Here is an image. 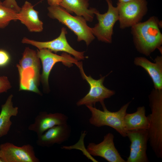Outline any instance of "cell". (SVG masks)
Masks as SVG:
<instances>
[{
	"label": "cell",
	"mask_w": 162,
	"mask_h": 162,
	"mask_svg": "<svg viewBox=\"0 0 162 162\" xmlns=\"http://www.w3.org/2000/svg\"><path fill=\"white\" fill-rule=\"evenodd\" d=\"M160 25L158 19L152 16L147 21L131 27L134 44L139 52L148 56L156 49L161 51L162 34L159 27Z\"/></svg>",
	"instance_id": "1"
},
{
	"label": "cell",
	"mask_w": 162,
	"mask_h": 162,
	"mask_svg": "<svg viewBox=\"0 0 162 162\" xmlns=\"http://www.w3.org/2000/svg\"><path fill=\"white\" fill-rule=\"evenodd\" d=\"M151 113L148 116L150 144L156 156L162 158V90L153 89L148 95Z\"/></svg>",
	"instance_id": "2"
},
{
	"label": "cell",
	"mask_w": 162,
	"mask_h": 162,
	"mask_svg": "<svg viewBox=\"0 0 162 162\" xmlns=\"http://www.w3.org/2000/svg\"><path fill=\"white\" fill-rule=\"evenodd\" d=\"M48 10V16L67 26L77 36L78 41H84L88 46L94 39L91 27L83 17L73 16L59 5L50 6Z\"/></svg>",
	"instance_id": "3"
},
{
	"label": "cell",
	"mask_w": 162,
	"mask_h": 162,
	"mask_svg": "<svg viewBox=\"0 0 162 162\" xmlns=\"http://www.w3.org/2000/svg\"><path fill=\"white\" fill-rule=\"evenodd\" d=\"M130 103V102H128L118 111L115 112L108 110L104 103L101 104L103 111L93 106H86L91 112L89 123L97 127L108 126L114 129L123 137H126L127 136V131L124 128V119Z\"/></svg>",
	"instance_id": "4"
},
{
	"label": "cell",
	"mask_w": 162,
	"mask_h": 162,
	"mask_svg": "<svg viewBox=\"0 0 162 162\" xmlns=\"http://www.w3.org/2000/svg\"><path fill=\"white\" fill-rule=\"evenodd\" d=\"M106 1L108 6L107 12L100 14L98 11L95 13L98 22L91 28L93 34L99 40L110 43L112 42L113 27L118 21L119 16L117 8L113 6L111 0Z\"/></svg>",
	"instance_id": "5"
},
{
	"label": "cell",
	"mask_w": 162,
	"mask_h": 162,
	"mask_svg": "<svg viewBox=\"0 0 162 162\" xmlns=\"http://www.w3.org/2000/svg\"><path fill=\"white\" fill-rule=\"evenodd\" d=\"M146 0H133L126 3L118 2L119 27L124 29L140 22L147 11Z\"/></svg>",
	"instance_id": "6"
},
{
	"label": "cell",
	"mask_w": 162,
	"mask_h": 162,
	"mask_svg": "<svg viewBox=\"0 0 162 162\" xmlns=\"http://www.w3.org/2000/svg\"><path fill=\"white\" fill-rule=\"evenodd\" d=\"M82 77L88 83L90 86L89 92L76 103L77 106L82 105L93 106L98 102L102 104L104 100L110 98L115 94L114 91L109 89L103 85L105 76H101L98 80L93 79L91 76H88L84 72L82 64L78 67Z\"/></svg>",
	"instance_id": "7"
},
{
	"label": "cell",
	"mask_w": 162,
	"mask_h": 162,
	"mask_svg": "<svg viewBox=\"0 0 162 162\" xmlns=\"http://www.w3.org/2000/svg\"><path fill=\"white\" fill-rule=\"evenodd\" d=\"M67 32L66 29L62 27L59 36L52 40L40 42L24 38L22 40L23 44H30L39 49H46L55 53L59 51L67 53L73 55L77 60H83L85 57L84 52H79L74 49L68 44L66 36Z\"/></svg>",
	"instance_id": "8"
},
{
	"label": "cell",
	"mask_w": 162,
	"mask_h": 162,
	"mask_svg": "<svg viewBox=\"0 0 162 162\" xmlns=\"http://www.w3.org/2000/svg\"><path fill=\"white\" fill-rule=\"evenodd\" d=\"M0 158L3 162H39L34 147L29 144L21 146L7 142L0 145Z\"/></svg>",
	"instance_id": "9"
},
{
	"label": "cell",
	"mask_w": 162,
	"mask_h": 162,
	"mask_svg": "<svg viewBox=\"0 0 162 162\" xmlns=\"http://www.w3.org/2000/svg\"><path fill=\"white\" fill-rule=\"evenodd\" d=\"M37 53L42 65V81L46 86L48 85V78L51 70L56 63L62 62L68 67L72 66L73 64H75L77 67L82 64L78 62L74 58L72 57L70 55L64 52L59 56L52 53L47 49L44 48L38 50Z\"/></svg>",
	"instance_id": "10"
},
{
	"label": "cell",
	"mask_w": 162,
	"mask_h": 162,
	"mask_svg": "<svg viewBox=\"0 0 162 162\" xmlns=\"http://www.w3.org/2000/svg\"><path fill=\"white\" fill-rule=\"evenodd\" d=\"M127 136L131 142L130 153L126 162H148L146 153L149 139L148 130L127 131Z\"/></svg>",
	"instance_id": "11"
},
{
	"label": "cell",
	"mask_w": 162,
	"mask_h": 162,
	"mask_svg": "<svg viewBox=\"0 0 162 162\" xmlns=\"http://www.w3.org/2000/svg\"><path fill=\"white\" fill-rule=\"evenodd\" d=\"M114 138L113 134L108 133L100 143H89L87 146V152L90 155L102 157L109 162H126L116 148Z\"/></svg>",
	"instance_id": "12"
},
{
	"label": "cell",
	"mask_w": 162,
	"mask_h": 162,
	"mask_svg": "<svg viewBox=\"0 0 162 162\" xmlns=\"http://www.w3.org/2000/svg\"><path fill=\"white\" fill-rule=\"evenodd\" d=\"M68 118L62 113L41 112L35 117L34 122L29 125L28 129L35 132L37 136L40 135L55 126L68 123Z\"/></svg>",
	"instance_id": "13"
},
{
	"label": "cell",
	"mask_w": 162,
	"mask_h": 162,
	"mask_svg": "<svg viewBox=\"0 0 162 162\" xmlns=\"http://www.w3.org/2000/svg\"><path fill=\"white\" fill-rule=\"evenodd\" d=\"M71 128L68 123L55 126L38 136L37 145L50 147L56 144H61L67 140L70 135Z\"/></svg>",
	"instance_id": "14"
},
{
	"label": "cell",
	"mask_w": 162,
	"mask_h": 162,
	"mask_svg": "<svg viewBox=\"0 0 162 162\" xmlns=\"http://www.w3.org/2000/svg\"><path fill=\"white\" fill-rule=\"evenodd\" d=\"M134 64L144 69L152 80L154 88L162 90V56H157L152 62L142 57H136Z\"/></svg>",
	"instance_id": "15"
},
{
	"label": "cell",
	"mask_w": 162,
	"mask_h": 162,
	"mask_svg": "<svg viewBox=\"0 0 162 162\" xmlns=\"http://www.w3.org/2000/svg\"><path fill=\"white\" fill-rule=\"evenodd\" d=\"M38 12L34 10L31 3L26 1L18 13V20L26 26L31 32H40L43 23L39 19Z\"/></svg>",
	"instance_id": "16"
},
{
	"label": "cell",
	"mask_w": 162,
	"mask_h": 162,
	"mask_svg": "<svg viewBox=\"0 0 162 162\" xmlns=\"http://www.w3.org/2000/svg\"><path fill=\"white\" fill-rule=\"evenodd\" d=\"M59 5L70 14L74 13L89 22L93 20L95 14L98 11L95 8H88V0H63Z\"/></svg>",
	"instance_id": "17"
},
{
	"label": "cell",
	"mask_w": 162,
	"mask_h": 162,
	"mask_svg": "<svg viewBox=\"0 0 162 162\" xmlns=\"http://www.w3.org/2000/svg\"><path fill=\"white\" fill-rule=\"evenodd\" d=\"M124 124L126 131L140 130H148L149 126L148 117L146 116L145 108L144 106L137 108L133 113H126L124 119Z\"/></svg>",
	"instance_id": "18"
},
{
	"label": "cell",
	"mask_w": 162,
	"mask_h": 162,
	"mask_svg": "<svg viewBox=\"0 0 162 162\" xmlns=\"http://www.w3.org/2000/svg\"><path fill=\"white\" fill-rule=\"evenodd\" d=\"M12 94L10 95L5 103L1 106L0 112V137L7 135L12 124L10 118L17 116L18 108L14 107L12 101Z\"/></svg>",
	"instance_id": "19"
},
{
	"label": "cell",
	"mask_w": 162,
	"mask_h": 162,
	"mask_svg": "<svg viewBox=\"0 0 162 162\" xmlns=\"http://www.w3.org/2000/svg\"><path fill=\"white\" fill-rule=\"evenodd\" d=\"M17 67L18 70L31 67L40 71L41 66L40 58L37 52L28 47H26Z\"/></svg>",
	"instance_id": "20"
},
{
	"label": "cell",
	"mask_w": 162,
	"mask_h": 162,
	"mask_svg": "<svg viewBox=\"0 0 162 162\" xmlns=\"http://www.w3.org/2000/svg\"><path fill=\"white\" fill-rule=\"evenodd\" d=\"M18 13L4 6L0 0V28L6 27L12 20H18Z\"/></svg>",
	"instance_id": "21"
},
{
	"label": "cell",
	"mask_w": 162,
	"mask_h": 162,
	"mask_svg": "<svg viewBox=\"0 0 162 162\" xmlns=\"http://www.w3.org/2000/svg\"><path fill=\"white\" fill-rule=\"evenodd\" d=\"M11 88V85L8 77L0 76V94L6 92Z\"/></svg>",
	"instance_id": "22"
},
{
	"label": "cell",
	"mask_w": 162,
	"mask_h": 162,
	"mask_svg": "<svg viewBox=\"0 0 162 162\" xmlns=\"http://www.w3.org/2000/svg\"><path fill=\"white\" fill-rule=\"evenodd\" d=\"M10 60V57L8 52L4 50L0 49V67L6 65Z\"/></svg>",
	"instance_id": "23"
},
{
	"label": "cell",
	"mask_w": 162,
	"mask_h": 162,
	"mask_svg": "<svg viewBox=\"0 0 162 162\" xmlns=\"http://www.w3.org/2000/svg\"><path fill=\"white\" fill-rule=\"evenodd\" d=\"M2 4L5 6L12 9L17 13L21 10V8L18 5L16 0H4Z\"/></svg>",
	"instance_id": "24"
},
{
	"label": "cell",
	"mask_w": 162,
	"mask_h": 162,
	"mask_svg": "<svg viewBox=\"0 0 162 162\" xmlns=\"http://www.w3.org/2000/svg\"><path fill=\"white\" fill-rule=\"evenodd\" d=\"M48 4L50 6L59 5L63 0H47Z\"/></svg>",
	"instance_id": "25"
},
{
	"label": "cell",
	"mask_w": 162,
	"mask_h": 162,
	"mask_svg": "<svg viewBox=\"0 0 162 162\" xmlns=\"http://www.w3.org/2000/svg\"><path fill=\"white\" fill-rule=\"evenodd\" d=\"M118 2L121 3H126L129 2L133 0H118Z\"/></svg>",
	"instance_id": "26"
},
{
	"label": "cell",
	"mask_w": 162,
	"mask_h": 162,
	"mask_svg": "<svg viewBox=\"0 0 162 162\" xmlns=\"http://www.w3.org/2000/svg\"><path fill=\"white\" fill-rule=\"evenodd\" d=\"M0 162H3L2 159L0 158Z\"/></svg>",
	"instance_id": "27"
},
{
	"label": "cell",
	"mask_w": 162,
	"mask_h": 162,
	"mask_svg": "<svg viewBox=\"0 0 162 162\" xmlns=\"http://www.w3.org/2000/svg\"><path fill=\"white\" fill-rule=\"evenodd\" d=\"M0 155H1V154H0Z\"/></svg>",
	"instance_id": "28"
}]
</instances>
